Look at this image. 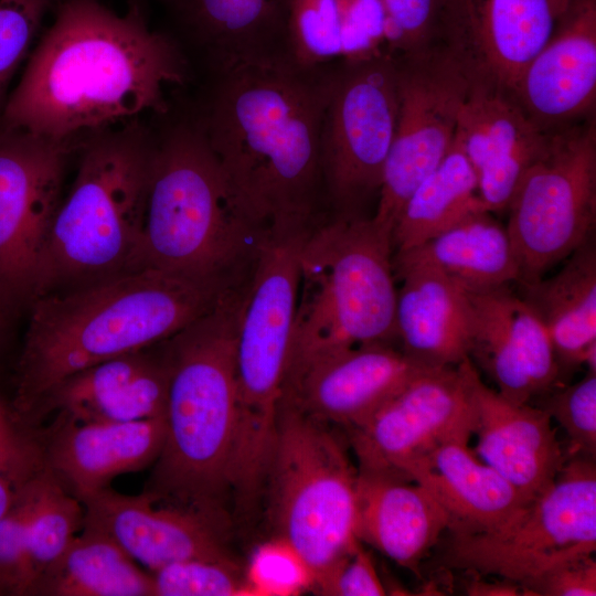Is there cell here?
I'll list each match as a JSON object with an SVG mask.
<instances>
[{
    "mask_svg": "<svg viewBox=\"0 0 596 596\" xmlns=\"http://www.w3.org/2000/svg\"><path fill=\"white\" fill-rule=\"evenodd\" d=\"M167 32L202 81L287 58L290 0H158Z\"/></svg>",
    "mask_w": 596,
    "mask_h": 596,
    "instance_id": "2e32d148",
    "label": "cell"
},
{
    "mask_svg": "<svg viewBox=\"0 0 596 596\" xmlns=\"http://www.w3.org/2000/svg\"><path fill=\"white\" fill-rule=\"evenodd\" d=\"M427 266L467 291L519 281V262L508 230L492 215L473 212L426 242L393 255V269Z\"/></svg>",
    "mask_w": 596,
    "mask_h": 596,
    "instance_id": "4dcf8cb0",
    "label": "cell"
},
{
    "mask_svg": "<svg viewBox=\"0 0 596 596\" xmlns=\"http://www.w3.org/2000/svg\"><path fill=\"white\" fill-rule=\"evenodd\" d=\"M82 530L28 596H153L150 572L105 534Z\"/></svg>",
    "mask_w": 596,
    "mask_h": 596,
    "instance_id": "1f68e13d",
    "label": "cell"
},
{
    "mask_svg": "<svg viewBox=\"0 0 596 596\" xmlns=\"http://www.w3.org/2000/svg\"><path fill=\"white\" fill-rule=\"evenodd\" d=\"M336 66L237 67L202 81L189 107L234 205L262 231L313 228L330 216L320 143Z\"/></svg>",
    "mask_w": 596,
    "mask_h": 596,
    "instance_id": "7a4b0ae2",
    "label": "cell"
},
{
    "mask_svg": "<svg viewBox=\"0 0 596 596\" xmlns=\"http://www.w3.org/2000/svg\"><path fill=\"white\" fill-rule=\"evenodd\" d=\"M24 483H18L0 471V519L12 504L19 488Z\"/></svg>",
    "mask_w": 596,
    "mask_h": 596,
    "instance_id": "ee69618b",
    "label": "cell"
},
{
    "mask_svg": "<svg viewBox=\"0 0 596 596\" xmlns=\"http://www.w3.org/2000/svg\"><path fill=\"white\" fill-rule=\"evenodd\" d=\"M455 136L476 173L479 198L492 213L507 210L549 140L511 91L477 77H471Z\"/></svg>",
    "mask_w": 596,
    "mask_h": 596,
    "instance_id": "ffe728a7",
    "label": "cell"
},
{
    "mask_svg": "<svg viewBox=\"0 0 596 596\" xmlns=\"http://www.w3.org/2000/svg\"><path fill=\"white\" fill-rule=\"evenodd\" d=\"M397 119L372 217L393 232L417 185L451 148L471 75L440 41L394 55Z\"/></svg>",
    "mask_w": 596,
    "mask_h": 596,
    "instance_id": "4fadbf2b",
    "label": "cell"
},
{
    "mask_svg": "<svg viewBox=\"0 0 596 596\" xmlns=\"http://www.w3.org/2000/svg\"><path fill=\"white\" fill-rule=\"evenodd\" d=\"M473 363L426 368L361 424L347 429L362 472L402 478L404 467L436 445L475 429ZM406 479V478H405Z\"/></svg>",
    "mask_w": 596,
    "mask_h": 596,
    "instance_id": "9a60e30c",
    "label": "cell"
},
{
    "mask_svg": "<svg viewBox=\"0 0 596 596\" xmlns=\"http://www.w3.org/2000/svg\"><path fill=\"white\" fill-rule=\"evenodd\" d=\"M7 298H8V296L0 288V330H1L2 322H3L4 305H6Z\"/></svg>",
    "mask_w": 596,
    "mask_h": 596,
    "instance_id": "f6af8a7d",
    "label": "cell"
},
{
    "mask_svg": "<svg viewBox=\"0 0 596 596\" xmlns=\"http://www.w3.org/2000/svg\"><path fill=\"white\" fill-rule=\"evenodd\" d=\"M156 117L140 269H162L232 288L243 285L267 231L237 211L190 109L175 111L172 106Z\"/></svg>",
    "mask_w": 596,
    "mask_h": 596,
    "instance_id": "5b68a950",
    "label": "cell"
},
{
    "mask_svg": "<svg viewBox=\"0 0 596 596\" xmlns=\"http://www.w3.org/2000/svg\"><path fill=\"white\" fill-rule=\"evenodd\" d=\"M83 526L111 539L134 561L155 572L187 560L235 562L223 528L180 507L105 488L81 501Z\"/></svg>",
    "mask_w": 596,
    "mask_h": 596,
    "instance_id": "d6986e66",
    "label": "cell"
},
{
    "mask_svg": "<svg viewBox=\"0 0 596 596\" xmlns=\"http://www.w3.org/2000/svg\"><path fill=\"white\" fill-rule=\"evenodd\" d=\"M507 210L521 285L542 278L594 235V115L549 132L545 149L522 175Z\"/></svg>",
    "mask_w": 596,
    "mask_h": 596,
    "instance_id": "8fae6325",
    "label": "cell"
},
{
    "mask_svg": "<svg viewBox=\"0 0 596 596\" xmlns=\"http://www.w3.org/2000/svg\"><path fill=\"white\" fill-rule=\"evenodd\" d=\"M523 595L595 596L596 561L594 555L561 564L529 583Z\"/></svg>",
    "mask_w": 596,
    "mask_h": 596,
    "instance_id": "b9f144b4",
    "label": "cell"
},
{
    "mask_svg": "<svg viewBox=\"0 0 596 596\" xmlns=\"http://www.w3.org/2000/svg\"><path fill=\"white\" fill-rule=\"evenodd\" d=\"M476 456L493 468L526 499L544 492L556 479L567 456L552 419L541 407L513 403L488 387L473 364Z\"/></svg>",
    "mask_w": 596,
    "mask_h": 596,
    "instance_id": "cb8c5ba5",
    "label": "cell"
},
{
    "mask_svg": "<svg viewBox=\"0 0 596 596\" xmlns=\"http://www.w3.org/2000/svg\"><path fill=\"white\" fill-rule=\"evenodd\" d=\"M568 436L572 455L595 458L596 454V373L587 372L577 383L553 391L542 406Z\"/></svg>",
    "mask_w": 596,
    "mask_h": 596,
    "instance_id": "8d00e7d4",
    "label": "cell"
},
{
    "mask_svg": "<svg viewBox=\"0 0 596 596\" xmlns=\"http://www.w3.org/2000/svg\"><path fill=\"white\" fill-rule=\"evenodd\" d=\"M390 23L381 0H290L287 58L301 67L390 53Z\"/></svg>",
    "mask_w": 596,
    "mask_h": 596,
    "instance_id": "f1b7e54d",
    "label": "cell"
},
{
    "mask_svg": "<svg viewBox=\"0 0 596 596\" xmlns=\"http://www.w3.org/2000/svg\"><path fill=\"white\" fill-rule=\"evenodd\" d=\"M390 23V53L401 55L439 41L447 0H381Z\"/></svg>",
    "mask_w": 596,
    "mask_h": 596,
    "instance_id": "74e56055",
    "label": "cell"
},
{
    "mask_svg": "<svg viewBox=\"0 0 596 596\" xmlns=\"http://www.w3.org/2000/svg\"><path fill=\"white\" fill-rule=\"evenodd\" d=\"M248 281L160 343L169 376L166 437L143 492L221 526L232 498L235 341Z\"/></svg>",
    "mask_w": 596,
    "mask_h": 596,
    "instance_id": "277c9868",
    "label": "cell"
},
{
    "mask_svg": "<svg viewBox=\"0 0 596 596\" xmlns=\"http://www.w3.org/2000/svg\"><path fill=\"white\" fill-rule=\"evenodd\" d=\"M481 210L487 209L479 198L476 173L455 136L440 163L404 203L392 232L393 252L413 248Z\"/></svg>",
    "mask_w": 596,
    "mask_h": 596,
    "instance_id": "d6a6232c",
    "label": "cell"
},
{
    "mask_svg": "<svg viewBox=\"0 0 596 596\" xmlns=\"http://www.w3.org/2000/svg\"><path fill=\"white\" fill-rule=\"evenodd\" d=\"M397 105L394 55L337 63L320 143L330 216H368L366 205L379 196Z\"/></svg>",
    "mask_w": 596,
    "mask_h": 596,
    "instance_id": "7c38bea8",
    "label": "cell"
},
{
    "mask_svg": "<svg viewBox=\"0 0 596 596\" xmlns=\"http://www.w3.org/2000/svg\"><path fill=\"white\" fill-rule=\"evenodd\" d=\"M164 416L126 423H79L57 416L42 439L44 467L79 501L116 477L156 462Z\"/></svg>",
    "mask_w": 596,
    "mask_h": 596,
    "instance_id": "603a6c76",
    "label": "cell"
},
{
    "mask_svg": "<svg viewBox=\"0 0 596 596\" xmlns=\"http://www.w3.org/2000/svg\"><path fill=\"white\" fill-rule=\"evenodd\" d=\"M470 307L469 359L488 374L497 392L529 403L555 387L560 369L542 321L509 285L467 291Z\"/></svg>",
    "mask_w": 596,
    "mask_h": 596,
    "instance_id": "ac0fdd59",
    "label": "cell"
},
{
    "mask_svg": "<svg viewBox=\"0 0 596 596\" xmlns=\"http://www.w3.org/2000/svg\"><path fill=\"white\" fill-rule=\"evenodd\" d=\"M426 368L390 343L361 344L309 365L284 387L281 400L317 419L349 429Z\"/></svg>",
    "mask_w": 596,
    "mask_h": 596,
    "instance_id": "44dd1931",
    "label": "cell"
},
{
    "mask_svg": "<svg viewBox=\"0 0 596 596\" xmlns=\"http://www.w3.org/2000/svg\"><path fill=\"white\" fill-rule=\"evenodd\" d=\"M554 276L521 285L522 299L550 336L560 375L586 365L596 373V245L594 235Z\"/></svg>",
    "mask_w": 596,
    "mask_h": 596,
    "instance_id": "f546056e",
    "label": "cell"
},
{
    "mask_svg": "<svg viewBox=\"0 0 596 596\" xmlns=\"http://www.w3.org/2000/svg\"><path fill=\"white\" fill-rule=\"evenodd\" d=\"M465 592L469 596H520L523 590L517 583L498 578L487 581L485 576L475 574L465 585Z\"/></svg>",
    "mask_w": 596,
    "mask_h": 596,
    "instance_id": "7bdbcfd3",
    "label": "cell"
},
{
    "mask_svg": "<svg viewBox=\"0 0 596 596\" xmlns=\"http://www.w3.org/2000/svg\"><path fill=\"white\" fill-rule=\"evenodd\" d=\"M150 348L82 370L53 387L29 425L49 414L79 423H126L166 415L168 368Z\"/></svg>",
    "mask_w": 596,
    "mask_h": 596,
    "instance_id": "d4e9b609",
    "label": "cell"
},
{
    "mask_svg": "<svg viewBox=\"0 0 596 596\" xmlns=\"http://www.w3.org/2000/svg\"><path fill=\"white\" fill-rule=\"evenodd\" d=\"M512 93L530 119L545 132L594 115L596 0H574Z\"/></svg>",
    "mask_w": 596,
    "mask_h": 596,
    "instance_id": "7402d4cb",
    "label": "cell"
},
{
    "mask_svg": "<svg viewBox=\"0 0 596 596\" xmlns=\"http://www.w3.org/2000/svg\"><path fill=\"white\" fill-rule=\"evenodd\" d=\"M153 146L145 118L82 138L76 177L49 231L36 297L140 269Z\"/></svg>",
    "mask_w": 596,
    "mask_h": 596,
    "instance_id": "8992f818",
    "label": "cell"
},
{
    "mask_svg": "<svg viewBox=\"0 0 596 596\" xmlns=\"http://www.w3.org/2000/svg\"><path fill=\"white\" fill-rule=\"evenodd\" d=\"M394 274L402 280L395 307L402 351L427 368L455 366L469 358L467 290L427 266L397 268Z\"/></svg>",
    "mask_w": 596,
    "mask_h": 596,
    "instance_id": "83f0119b",
    "label": "cell"
},
{
    "mask_svg": "<svg viewBox=\"0 0 596 596\" xmlns=\"http://www.w3.org/2000/svg\"><path fill=\"white\" fill-rule=\"evenodd\" d=\"M43 467L41 437L0 404V471L24 483Z\"/></svg>",
    "mask_w": 596,
    "mask_h": 596,
    "instance_id": "ab89813d",
    "label": "cell"
},
{
    "mask_svg": "<svg viewBox=\"0 0 596 596\" xmlns=\"http://www.w3.org/2000/svg\"><path fill=\"white\" fill-rule=\"evenodd\" d=\"M596 550V467L593 457L572 455L555 481L499 526L451 534L444 565L496 576L523 588L572 560Z\"/></svg>",
    "mask_w": 596,
    "mask_h": 596,
    "instance_id": "30bf717a",
    "label": "cell"
},
{
    "mask_svg": "<svg viewBox=\"0 0 596 596\" xmlns=\"http://www.w3.org/2000/svg\"><path fill=\"white\" fill-rule=\"evenodd\" d=\"M26 482L0 519V596H26Z\"/></svg>",
    "mask_w": 596,
    "mask_h": 596,
    "instance_id": "f35d334b",
    "label": "cell"
},
{
    "mask_svg": "<svg viewBox=\"0 0 596 596\" xmlns=\"http://www.w3.org/2000/svg\"><path fill=\"white\" fill-rule=\"evenodd\" d=\"M356 478L330 425L281 400L265 485L269 514L317 590L359 542Z\"/></svg>",
    "mask_w": 596,
    "mask_h": 596,
    "instance_id": "ba28073f",
    "label": "cell"
},
{
    "mask_svg": "<svg viewBox=\"0 0 596 596\" xmlns=\"http://www.w3.org/2000/svg\"><path fill=\"white\" fill-rule=\"evenodd\" d=\"M192 78L177 43L142 7L117 13L102 0H58L9 94L0 124L77 139L146 115L167 114V91Z\"/></svg>",
    "mask_w": 596,
    "mask_h": 596,
    "instance_id": "6da1fadb",
    "label": "cell"
},
{
    "mask_svg": "<svg viewBox=\"0 0 596 596\" xmlns=\"http://www.w3.org/2000/svg\"><path fill=\"white\" fill-rule=\"evenodd\" d=\"M82 138L51 139L0 124V288L8 298L38 296L65 170Z\"/></svg>",
    "mask_w": 596,
    "mask_h": 596,
    "instance_id": "5bb4252c",
    "label": "cell"
},
{
    "mask_svg": "<svg viewBox=\"0 0 596 596\" xmlns=\"http://www.w3.org/2000/svg\"><path fill=\"white\" fill-rule=\"evenodd\" d=\"M26 557L30 587L82 530L84 509L43 467L25 486Z\"/></svg>",
    "mask_w": 596,
    "mask_h": 596,
    "instance_id": "836d02e7",
    "label": "cell"
},
{
    "mask_svg": "<svg viewBox=\"0 0 596 596\" xmlns=\"http://www.w3.org/2000/svg\"><path fill=\"white\" fill-rule=\"evenodd\" d=\"M392 230L372 216H329L299 253V286L284 387L339 351L396 338Z\"/></svg>",
    "mask_w": 596,
    "mask_h": 596,
    "instance_id": "52a82bcc",
    "label": "cell"
},
{
    "mask_svg": "<svg viewBox=\"0 0 596 596\" xmlns=\"http://www.w3.org/2000/svg\"><path fill=\"white\" fill-rule=\"evenodd\" d=\"M312 230L266 232L243 301L235 341L233 472L244 482L259 481L270 461L291 351L299 253Z\"/></svg>",
    "mask_w": 596,
    "mask_h": 596,
    "instance_id": "9c48e42d",
    "label": "cell"
},
{
    "mask_svg": "<svg viewBox=\"0 0 596 596\" xmlns=\"http://www.w3.org/2000/svg\"><path fill=\"white\" fill-rule=\"evenodd\" d=\"M150 573L153 596H244L258 592L242 576L236 562L187 560Z\"/></svg>",
    "mask_w": 596,
    "mask_h": 596,
    "instance_id": "e575fe53",
    "label": "cell"
},
{
    "mask_svg": "<svg viewBox=\"0 0 596 596\" xmlns=\"http://www.w3.org/2000/svg\"><path fill=\"white\" fill-rule=\"evenodd\" d=\"M235 288L143 268L36 297L19 360L12 412L29 425L42 398L65 379L160 344Z\"/></svg>",
    "mask_w": 596,
    "mask_h": 596,
    "instance_id": "3957f363",
    "label": "cell"
},
{
    "mask_svg": "<svg viewBox=\"0 0 596 596\" xmlns=\"http://www.w3.org/2000/svg\"><path fill=\"white\" fill-rule=\"evenodd\" d=\"M574 0H447L440 39L471 77L512 92Z\"/></svg>",
    "mask_w": 596,
    "mask_h": 596,
    "instance_id": "e0dca14e",
    "label": "cell"
},
{
    "mask_svg": "<svg viewBox=\"0 0 596 596\" xmlns=\"http://www.w3.org/2000/svg\"><path fill=\"white\" fill-rule=\"evenodd\" d=\"M58 0H0V116L9 87Z\"/></svg>",
    "mask_w": 596,
    "mask_h": 596,
    "instance_id": "d590c367",
    "label": "cell"
},
{
    "mask_svg": "<svg viewBox=\"0 0 596 596\" xmlns=\"http://www.w3.org/2000/svg\"><path fill=\"white\" fill-rule=\"evenodd\" d=\"M318 592L333 596H383L386 589L370 553L359 541Z\"/></svg>",
    "mask_w": 596,
    "mask_h": 596,
    "instance_id": "60d3db41",
    "label": "cell"
},
{
    "mask_svg": "<svg viewBox=\"0 0 596 596\" xmlns=\"http://www.w3.org/2000/svg\"><path fill=\"white\" fill-rule=\"evenodd\" d=\"M448 526L446 513L421 485L395 475L358 471L356 538L400 566L419 573Z\"/></svg>",
    "mask_w": 596,
    "mask_h": 596,
    "instance_id": "4316f807",
    "label": "cell"
},
{
    "mask_svg": "<svg viewBox=\"0 0 596 596\" xmlns=\"http://www.w3.org/2000/svg\"><path fill=\"white\" fill-rule=\"evenodd\" d=\"M469 436L447 439L403 469L441 507L451 534H476L504 523L530 500L469 448Z\"/></svg>",
    "mask_w": 596,
    "mask_h": 596,
    "instance_id": "484cf974",
    "label": "cell"
},
{
    "mask_svg": "<svg viewBox=\"0 0 596 596\" xmlns=\"http://www.w3.org/2000/svg\"><path fill=\"white\" fill-rule=\"evenodd\" d=\"M128 1H129V4H137V6L142 7V2L145 0H128Z\"/></svg>",
    "mask_w": 596,
    "mask_h": 596,
    "instance_id": "bcb514c9",
    "label": "cell"
}]
</instances>
